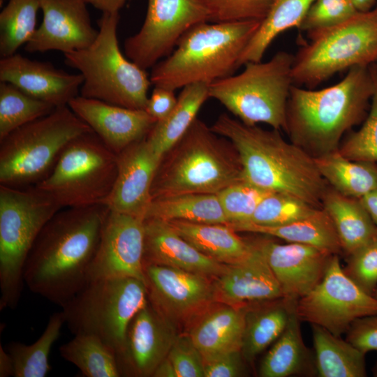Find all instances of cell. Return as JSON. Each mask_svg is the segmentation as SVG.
<instances>
[{"label": "cell", "instance_id": "cell-1", "mask_svg": "<svg viewBox=\"0 0 377 377\" xmlns=\"http://www.w3.org/2000/svg\"><path fill=\"white\" fill-rule=\"evenodd\" d=\"M110 212L105 204L59 210L45 225L26 260L28 288L64 306L87 283Z\"/></svg>", "mask_w": 377, "mask_h": 377}, {"label": "cell", "instance_id": "cell-2", "mask_svg": "<svg viewBox=\"0 0 377 377\" xmlns=\"http://www.w3.org/2000/svg\"><path fill=\"white\" fill-rule=\"evenodd\" d=\"M376 64L351 68L332 86L308 89L293 84L286 110L290 142L314 158L338 150L344 134L366 118L374 91Z\"/></svg>", "mask_w": 377, "mask_h": 377}, {"label": "cell", "instance_id": "cell-3", "mask_svg": "<svg viewBox=\"0 0 377 377\" xmlns=\"http://www.w3.org/2000/svg\"><path fill=\"white\" fill-rule=\"evenodd\" d=\"M210 128L236 149L245 181L322 208L329 185L320 175L315 158L284 140L279 130L247 125L226 114H221Z\"/></svg>", "mask_w": 377, "mask_h": 377}, {"label": "cell", "instance_id": "cell-4", "mask_svg": "<svg viewBox=\"0 0 377 377\" xmlns=\"http://www.w3.org/2000/svg\"><path fill=\"white\" fill-rule=\"evenodd\" d=\"M243 180L240 158L231 142L196 118L162 157L151 196L153 199L183 193L217 194Z\"/></svg>", "mask_w": 377, "mask_h": 377}, {"label": "cell", "instance_id": "cell-5", "mask_svg": "<svg viewBox=\"0 0 377 377\" xmlns=\"http://www.w3.org/2000/svg\"><path fill=\"white\" fill-rule=\"evenodd\" d=\"M260 23L207 22L194 26L180 38L173 52L151 68V84L175 91L232 75Z\"/></svg>", "mask_w": 377, "mask_h": 377}, {"label": "cell", "instance_id": "cell-6", "mask_svg": "<svg viewBox=\"0 0 377 377\" xmlns=\"http://www.w3.org/2000/svg\"><path fill=\"white\" fill-rule=\"evenodd\" d=\"M119 13H103L98 33L87 47L64 54L66 64L84 77L80 96L121 107L145 110L149 75L122 53L117 38Z\"/></svg>", "mask_w": 377, "mask_h": 377}, {"label": "cell", "instance_id": "cell-7", "mask_svg": "<svg viewBox=\"0 0 377 377\" xmlns=\"http://www.w3.org/2000/svg\"><path fill=\"white\" fill-rule=\"evenodd\" d=\"M61 209L36 186L0 185V310L17 306L29 251L45 225Z\"/></svg>", "mask_w": 377, "mask_h": 377}, {"label": "cell", "instance_id": "cell-8", "mask_svg": "<svg viewBox=\"0 0 377 377\" xmlns=\"http://www.w3.org/2000/svg\"><path fill=\"white\" fill-rule=\"evenodd\" d=\"M93 131L68 107H56L0 140V185L34 186L47 177L65 147Z\"/></svg>", "mask_w": 377, "mask_h": 377}, {"label": "cell", "instance_id": "cell-9", "mask_svg": "<svg viewBox=\"0 0 377 377\" xmlns=\"http://www.w3.org/2000/svg\"><path fill=\"white\" fill-rule=\"evenodd\" d=\"M294 56L277 52L269 60L250 61L242 72L209 85V98L222 104L245 124L260 123L285 131Z\"/></svg>", "mask_w": 377, "mask_h": 377}, {"label": "cell", "instance_id": "cell-10", "mask_svg": "<svg viewBox=\"0 0 377 377\" xmlns=\"http://www.w3.org/2000/svg\"><path fill=\"white\" fill-rule=\"evenodd\" d=\"M148 303L144 281L104 279L88 281L61 311L74 335L97 337L117 355L123 349L130 323Z\"/></svg>", "mask_w": 377, "mask_h": 377}, {"label": "cell", "instance_id": "cell-11", "mask_svg": "<svg viewBox=\"0 0 377 377\" xmlns=\"http://www.w3.org/2000/svg\"><path fill=\"white\" fill-rule=\"evenodd\" d=\"M292 68L295 85L315 87L337 73L377 64V4L309 37Z\"/></svg>", "mask_w": 377, "mask_h": 377}, {"label": "cell", "instance_id": "cell-12", "mask_svg": "<svg viewBox=\"0 0 377 377\" xmlns=\"http://www.w3.org/2000/svg\"><path fill=\"white\" fill-rule=\"evenodd\" d=\"M117 174V154L90 131L72 140L49 175L34 186L61 208L87 207L106 203Z\"/></svg>", "mask_w": 377, "mask_h": 377}, {"label": "cell", "instance_id": "cell-13", "mask_svg": "<svg viewBox=\"0 0 377 377\" xmlns=\"http://www.w3.org/2000/svg\"><path fill=\"white\" fill-rule=\"evenodd\" d=\"M295 312L301 322L339 337L355 319L377 314V298L358 287L344 273L339 256L334 255L321 281L297 301Z\"/></svg>", "mask_w": 377, "mask_h": 377}, {"label": "cell", "instance_id": "cell-14", "mask_svg": "<svg viewBox=\"0 0 377 377\" xmlns=\"http://www.w3.org/2000/svg\"><path fill=\"white\" fill-rule=\"evenodd\" d=\"M207 22L208 13L199 0H147L141 28L125 40V55L142 69L152 68L189 29Z\"/></svg>", "mask_w": 377, "mask_h": 377}, {"label": "cell", "instance_id": "cell-15", "mask_svg": "<svg viewBox=\"0 0 377 377\" xmlns=\"http://www.w3.org/2000/svg\"><path fill=\"white\" fill-rule=\"evenodd\" d=\"M144 272L149 304L173 325L193 323L216 304L209 276L154 264Z\"/></svg>", "mask_w": 377, "mask_h": 377}, {"label": "cell", "instance_id": "cell-16", "mask_svg": "<svg viewBox=\"0 0 377 377\" xmlns=\"http://www.w3.org/2000/svg\"><path fill=\"white\" fill-rule=\"evenodd\" d=\"M144 220L110 210L89 269L87 282L124 277L145 282Z\"/></svg>", "mask_w": 377, "mask_h": 377}, {"label": "cell", "instance_id": "cell-17", "mask_svg": "<svg viewBox=\"0 0 377 377\" xmlns=\"http://www.w3.org/2000/svg\"><path fill=\"white\" fill-rule=\"evenodd\" d=\"M251 239L270 267L284 297L293 301L306 295L321 281L334 255L302 244H280L267 237Z\"/></svg>", "mask_w": 377, "mask_h": 377}, {"label": "cell", "instance_id": "cell-18", "mask_svg": "<svg viewBox=\"0 0 377 377\" xmlns=\"http://www.w3.org/2000/svg\"><path fill=\"white\" fill-rule=\"evenodd\" d=\"M43 20L24 45L29 52L57 50L64 54L83 50L96 39L83 0H40Z\"/></svg>", "mask_w": 377, "mask_h": 377}, {"label": "cell", "instance_id": "cell-19", "mask_svg": "<svg viewBox=\"0 0 377 377\" xmlns=\"http://www.w3.org/2000/svg\"><path fill=\"white\" fill-rule=\"evenodd\" d=\"M174 325L148 304L130 323L121 352L117 355L121 376H153L177 335Z\"/></svg>", "mask_w": 377, "mask_h": 377}, {"label": "cell", "instance_id": "cell-20", "mask_svg": "<svg viewBox=\"0 0 377 377\" xmlns=\"http://www.w3.org/2000/svg\"><path fill=\"white\" fill-rule=\"evenodd\" d=\"M117 174L106 205L112 212L142 217L151 201L152 182L161 161L146 138L117 154Z\"/></svg>", "mask_w": 377, "mask_h": 377}, {"label": "cell", "instance_id": "cell-21", "mask_svg": "<svg viewBox=\"0 0 377 377\" xmlns=\"http://www.w3.org/2000/svg\"><path fill=\"white\" fill-rule=\"evenodd\" d=\"M68 105L115 154L145 138L156 122L145 110L126 108L79 95Z\"/></svg>", "mask_w": 377, "mask_h": 377}, {"label": "cell", "instance_id": "cell-22", "mask_svg": "<svg viewBox=\"0 0 377 377\" xmlns=\"http://www.w3.org/2000/svg\"><path fill=\"white\" fill-rule=\"evenodd\" d=\"M0 82L10 83L27 94L54 107L68 105L78 96L84 82L47 62L31 60L15 53L0 60Z\"/></svg>", "mask_w": 377, "mask_h": 377}, {"label": "cell", "instance_id": "cell-23", "mask_svg": "<svg viewBox=\"0 0 377 377\" xmlns=\"http://www.w3.org/2000/svg\"><path fill=\"white\" fill-rule=\"evenodd\" d=\"M248 239L251 244L248 256L226 265L224 271L213 279L216 303L241 306L284 297L263 255L251 238Z\"/></svg>", "mask_w": 377, "mask_h": 377}, {"label": "cell", "instance_id": "cell-24", "mask_svg": "<svg viewBox=\"0 0 377 377\" xmlns=\"http://www.w3.org/2000/svg\"><path fill=\"white\" fill-rule=\"evenodd\" d=\"M144 230V265L171 267L212 279L219 276L226 267L200 252L167 221L145 219Z\"/></svg>", "mask_w": 377, "mask_h": 377}, {"label": "cell", "instance_id": "cell-25", "mask_svg": "<svg viewBox=\"0 0 377 377\" xmlns=\"http://www.w3.org/2000/svg\"><path fill=\"white\" fill-rule=\"evenodd\" d=\"M247 305L212 306L193 323L188 334L204 361L241 350Z\"/></svg>", "mask_w": 377, "mask_h": 377}, {"label": "cell", "instance_id": "cell-26", "mask_svg": "<svg viewBox=\"0 0 377 377\" xmlns=\"http://www.w3.org/2000/svg\"><path fill=\"white\" fill-rule=\"evenodd\" d=\"M297 301L286 297L247 305L242 353L249 364L274 343L285 330Z\"/></svg>", "mask_w": 377, "mask_h": 377}, {"label": "cell", "instance_id": "cell-27", "mask_svg": "<svg viewBox=\"0 0 377 377\" xmlns=\"http://www.w3.org/2000/svg\"><path fill=\"white\" fill-rule=\"evenodd\" d=\"M226 224L238 232L274 237L290 243L314 246L334 255L343 254L333 223L323 208L309 217L282 226H262L250 222Z\"/></svg>", "mask_w": 377, "mask_h": 377}, {"label": "cell", "instance_id": "cell-28", "mask_svg": "<svg viewBox=\"0 0 377 377\" xmlns=\"http://www.w3.org/2000/svg\"><path fill=\"white\" fill-rule=\"evenodd\" d=\"M184 239L204 255L224 264L232 265L248 256L251 244L226 223L167 221Z\"/></svg>", "mask_w": 377, "mask_h": 377}, {"label": "cell", "instance_id": "cell-29", "mask_svg": "<svg viewBox=\"0 0 377 377\" xmlns=\"http://www.w3.org/2000/svg\"><path fill=\"white\" fill-rule=\"evenodd\" d=\"M322 208L333 223L346 256L377 238V228L360 199L346 196L329 186Z\"/></svg>", "mask_w": 377, "mask_h": 377}, {"label": "cell", "instance_id": "cell-30", "mask_svg": "<svg viewBox=\"0 0 377 377\" xmlns=\"http://www.w3.org/2000/svg\"><path fill=\"white\" fill-rule=\"evenodd\" d=\"M300 323L295 310L285 330L261 361L260 376L317 374L314 353H312L304 343Z\"/></svg>", "mask_w": 377, "mask_h": 377}, {"label": "cell", "instance_id": "cell-31", "mask_svg": "<svg viewBox=\"0 0 377 377\" xmlns=\"http://www.w3.org/2000/svg\"><path fill=\"white\" fill-rule=\"evenodd\" d=\"M207 83H195L182 88L170 115L157 121L145 137L152 150L161 158L186 133L209 98Z\"/></svg>", "mask_w": 377, "mask_h": 377}, {"label": "cell", "instance_id": "cell-32", "mask_svg": "<svg viewBox=\"0 0 377 377\" xmlns=\"http://www.w3.org/2000/svg\"><path fill=\"white\" fill-rule=\"evenodd\" d=\"M316 373L320 377L367 376L365 354L346 339L311 325Z\"/></svg>", "mask_w": 377, "mask_h": 377}, {"label": "cell", "instance_id": "cell-33", "mask_svg": "<svg viewBox=\"0 0 377 377\" xmlns=\"http://www.w3.org/2000/svg\"><path fill=\"white\" fill-rule=\"evenodd\" d=\"M315 161L329 186L346 196L360 199L377 188V163L350 160L339 149Z\"/></svg>", "mask_w": 377, "mask_h": 377}, {"label": "cell", "instance_id": "cell-34", "mask_svg": "<svg viewBox=\"0 0 377 377\" xmlns=\"http://www.w3.org/2000/svg\"><path fill=\"white\" fill-rule=\"evenodd\" d=\"M145 219L227 223L216 194L183 193L151 199Z\"/></svg>", "mask_w": 377, "mask_h": 377}, {"label": "cell", "instance_id": "cell-35", "mask_svg": "<svg viewBox=\"0 0 377 377\" xmlns=\"http://www.w3.org/2000/svg\"><path fill=\"white\" fill-rule=\"evenodd\" d=\"M315 0H274L267 15L243 51L239 67L262 60L274 40L285 31L297 27Z\"/></svg>", "mask_w": 377, "mask_h": 377}, {"label": "cell", "instance_id": "cell-36", "mask_svg": "<svg viewBox=\"0 0 377 377\" xmlns=\"http://www.w3.org/2000/svg\"><path fill=\"white\" fill-rule=\"evenodd\" d=\"M65 318L62 311L53 313L40 337L27 345L10 342L6 348L12 357L15 377H45L52 369L49 356L60 336Z\"/></svg>", "mask_w": 377, "mask_h": 377}, {"label": "cell", "instance_id": "cell-37", "mask_svg": "<svg viewBox=\"0 0 377 377\" xmlns=\"http://www.w3.org/2000/svg\"><path fill=\"white\" fill-rule=\"evenodd\" d=\"M61 356L86 377L121 376L117 355L101 339L77 334L59 348Z\"/></svg>", "mask_w": 377, "mask_h": 377}, {"label": "cell", "instance_id": "cell-38", "mask_svg": "<svg viewBox=\"0 0 377 377\" xmlns=\"http://www.w3.org/2000/svg\"><path fill=\"white\" fill-rule=\"evenodd\" d=\"M40 0H8L0 13V55L11 56L36 30Z\"/></svg>", "mask_w": 377, "mask_h": 377}, {"label": "cell", "instance_id": "cell-39", "mask_svg": "<svg viewBox=\"0 0 377 377\" xmlns=\"http://www.w3.org/2000/svg\"><path fill=\"white\" fill-rule=\"evenodd\" d=\"M55 108L10 83L0 82V140L15 129L48 114Z\"/></svg>", "mask_w": 377, "mask_h": 377}, {"label": "cell", "instance_id": "cell-40", "mask_svg": "<svg viewBox=\"0 0 377 377\" xmlns=\"http://www.w3.org/2000/svg\"><path fill=\"white\" fill-rule=\"evenodd\" d=\"M319 209L295 197L272 193L261 201L246 222L262 226H282L309 217Z\"/></svg>", "mask_w": 377, "mask_h": 377}, {"label": "cell", "instance_id": "cell-41", "mask_svg": "<svg viewBox=\"0 0 377 377\" xmlns=\"http://www.w3.org/2000/svg\"><path fill=\"white\" fill-rule=\"evenodd\" d=\"M271 192L243 180L232 184L216 195L227 223L249 221L261 201Z\"/></svg>", "mask_w": 377, "mask_h": 377}, {"label": "cell", "instance_id": "cell-42", "mask_svg": "<svg viewBox=\"0 0 377 377\" xmlns=\"http://www.w3.org/2000/svg\"><path fill=\"white\" fill-rule=\"evenodd\" d=\"M339 151L350 160L377 163V75L367 116L362 126L341 142Z\"/></svg>", "mask_w": 377, "mask_h": 377}, {"label": "cell", "instance_id": "cell-43", "mask_svg": "<svg viewBox=\"0 0 377 377\" xmlns=\"http://www.w3.org/2000/svg\"><path fill=\"white\" fill-rule=\"evenodd\" d=\"M357 12L351 0H315L298 29L309 37L348 20Z\"/></svg>", "mask_w": 377, "mask_h": 377}, {"label": "cell", "instance_id": "cell-44", "mask_svg": "<svg viewBox=\"0 0 377 377\" xmlns=\"http://www.w3.org/2000/svg\"><path fill=\"white\" fill-rule=\"evenodd\" d=\"M209 22L263 21L274 0H199Z\"/></svg>", "mask_w": 377, "mask_h": 377}, {"label": "cell", "instance_id": "cell-45", "mask_svg": "<svg viewBox=\"0 0 377 377\" xmlns=\"http://www.w3.org/2000/svg\"><path fill=\"white\" fill-rule=\"evenodd\" d=\"M346 257L344 273L363 291L373 295L377 288V238Z\"/></svg>", "mask_w": 377, "mask_h": 377}, {"label": "cell", "instance_id": "cell-46", "mask_svg": "<svg viewBox=\"0 0 377 377\" xmlns=\"http://www.w3.org/2000/svg\"><path fill=\"white\" fill-rule=\"evenodd\" d=\"M167 357L177 377H204V360L188 334L177 336Z\"/></svg>", "mask_w": 377, "mask_h": 377}, {"label": "cell", "instance_id": "cell-47", "mask_svg": "<svg viewBox=\"0 0 377 377\" xmlns=\"http://www.w3.org/2000/svg\"><path fill=\"white\" fill-rule=\"evenodd\" d=\"M346 333V339L362 353L377 352V314L355 319Z\"/></svg>", "mask_w": 377, "mask_h": 377}, {"label": "cell", "instance_id": "cell-48", "mask_svg": "<svg viewBox=\"0 0 377 377\" xmlns=\"http://www.w3.org/2000/svg\"><path fill=\"white\" fill-rule=\"evenodd\" d=\"M242 351L237 350L204 361V377H238L246 374Z\"/></svg>", "mask_w": 377, "mask_h": 377}, {"label": "cell", "instance_id": "cell-49", "mask_svg": "<svg viewBox=\"0 0 377 377\" xmlns=\"http://www.w3.org/2000/svg\"><path fill=\"white\" fill-rule=\"evenodd\" d=\"M177 103V97L175 96L174 90L154 87L145 110L157 122L168 117Z\"/></svg>", "mask_w": 377, "mask_h": 377}, {"label": "cell", "instance_id": "cell-50", "mask_svg": "<svg viewBox=\"0 0 377 377\" xmlns=\"http://www.w3.org/2000/svg\"><path fill=\"white\" fill-rule=\"evenodd\" d=\"M102 13H119L130 0H83Z\"/></svg>", "mask_w": 377, "mask_h": 377}, {"label": "cell", "instance_id": "cell-51", "mask_svg": "<svg viewBox=\"0 0 377 377\" xmlns=\"http://www.w3.org/2000/svg\"><path fill=\"white\" fill-rule=\"evenodd\" d=\"M360 200L377 228V188Z\"/></svg>", "mask_w": 377, "mask_h": 377}, {"label": "cell", "instance_id": "cell-52", "mask_svg": "<svg viewBox=\"0 0 377 377\" xmlns=\"http://www.w3.org/2000/svg\"><path fill=\"white\" fill-rule=\"evenodd\" d=\"M14 366L11 356L3 346H0V377L13 376Z\"/></svg>", "mask_w": 377, "mask_h": 377}, {"label": "cell", "instance_id": "cell-53", "mask_svg": "<svg viewBox=\"0 0 377 377\" xmlns=\"http://www.w3.org/2000/svg\"><path fill=\"white\" fill-rule=\"evenodd\" d=\"M154 377H177L175 370L169 360L166 357L157 367L155 370Z\"/></svg>", "mask_w": 377, "mask_h": 377}, {"label": "cell", "instance_id": "cell-54", "mask_svg": "<svg viewBox=\"0 0 377 377\" xmlns=\"http://www.w3.org/2000/svg\"><path fill=\"white\" fill-rule=\"evenodd\" d=\"M358 12H367L374 8L377 0H351Z\"/></svg>", "mask_w": 377, "mask_h": 377}, {"label": "cell", "instance_id": "cell-55", "mask_svg": "<svg viewBox=\"0 0 377 377\" xmlns=\"http://www.w3.org/2000/svg\"><path fill=\"white\" fill-rule=\"evenodd\" d=\"M373 296H374L375 297L377 298V288H376V289L375 290V291H374V294H373Z\"/></svg>", "mask_w": 377, "mask_h": 377}, {"label": "cell", "instance_id": "cell-56", "mask_svg": "<svg viewBox=\"0 0 377 377\" xmlns=\"http://www.w3.org/2000/svg\"><path fill=\"white\" fill-rule=\"evenodd\" d=\"M376 69H377V64H376Z\"/></svg>", "mask_w": 377, "mask_h": 377}, {"label": "cell", "instance_id": "cell-57", "mask_svg": "<svg viewBox=\"0 0 377 377\" xmlns=\"http://www.w3.org/2000/svg\"><path fill=\"white\" fill-rule=\"evenodd\" d=\"M1 2H2V0H1Z\"/></svg>", "mask_w": 377, "mask_h": 377}]
</instances>
